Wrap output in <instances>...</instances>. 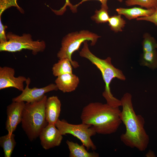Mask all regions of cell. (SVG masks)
Returning <instances> with one entry per match:
<instances>
[{
  "label": "cell",
  "instance_id": "1",
  "mask_svg": "<svg viewBox=\"0 0 157 157\" xmlns=\"http://www.w3.org/2000/svg\"><path fill=\"white\" fill-rule=\"evenodd\" d=\"M132 99L131 94L126 92L120 100L122 110L120 116L126 131L121 135L120 139L127 147L143 151L148 147L149 138L144 128V119L142 115L136 114Z\"/></svg>",
  "mask_w": 157,
  "mask_h": 157
},
{
  "label": "cell",
  "instance_id": "2",
  "mask_svg": "<svg viewBox=\"0 0 157 157\" xmlns=\"http://www.w3.org/2000/svg\"><path fill=\"white\" fill-rule=\"evenodd\" d=\"M121 111L119 107L93 102L83 108L80 117L82 123L93 126L97 133L109 135L116 132L122 123Z\"/></svg>",
  "mask_w": 157,
  "mask_h": 157
},
{
  "label": "cell",
  "instance_id": "3",
  "mask_svg": "<svg viewBox=\"0 0 157 157\" xmlns=\"http://www.w3.org/2000/svg\"><path fill=\"white\" fill-rule=\"evenodd\" d=\"M83 43V47L79 52V55L88 59L100 71L105 83V90L102 93V96L106 99V103L114 107L121 106L120 100L113 96L111 92L110 85L113 79L116 78L122 81H125L126 79L125 76L122 70L113 65L110 57H108L104 59L98 58L89 50L87 41Z\"/></svg>",
  "mask_w": 157,
  "mask_h": 157
},
{
  "label": "cell",
  "instance_id": "4",
  "mask_svg": "<svg viewBox=\"0 0 157 157\" xmlns=\"http://www.w3.org/2000/svg\"><path fill=\"white\" fill-rule=\"evenodd\" d=\"M47 98L45 95L39 101L25 104L22 112V126L31 141L39 136L42 129L48 124L45 113Z\"/></svg>",
  "mask_w": 157,
  "mask_h": 157
},
{
  "label": "cell",
  "instance_id": "5",
  "mask_svg": "<svg viewBox=\"0 0 157 157\" xmlns=\"http://www.w3.org/2000/svg\"><path fill=\"white\" fill-rule=\"evenodd\" d=\"M101 37L87 30H81L69 33L64 37L61 41V47L57 53L59 59L67 58L71 61L73 67H79L78 62L72 60V56L75 51L78 50L81 44L85 41H90L91 45H95Z\"/></svg>",
  "mask_w": 157,
  "mask_h": 157
},
{
  "label": "cell",
  "instance_id": "6",
  "mask_svg": "<svg viewBox=\"0 0 157 157\" xmlns=\"http://www.w3.org/2000/svg\"><path fill=\"white\" fill-rule=\"evenodd\" d=\"M7 41L0 43V51L14 52L26 49L32 51L35 55L43 52L46 47L45 42L43 40L33 41L29 34L24 33L19 35L9 32L6 34Z\"/></svg>",
  "mask_w": 157,
  "mask_h": 157
},
{
  "label": "cell",
  "instance_id": "7",
  "mask_svg": "<svg viewBox=\"0 0 157 157\" xmlns=\"http://www.w3.org/2000/svg\"><path fill=\"white\" fill-rule=\"evenodd\" d=\"M55 125L63 135L70 134L78 138L87 150L97 149L96 146L91 138L97 134L93 126L82 122L78 124H72L65 119H59Z\"/></svg>",
  "mask_w": 157,
  "mask_h": 157
},
{
  "label": "cell",
  "instance_id": "8",
  "mask_svg": "<svg viewBox=\"0 0 157 157\" xmlns=\"http://www.w3.org/2000/svg\"><path fill=\"white\" fill-rule=\"evenodd\" d=\"M26 87L22 93L17 97L12 99V101L26 102L31 103L39 101L42 99L45 93L49 92L57 91L58 89L55 84L51 83L41 88H29L31 82L30 78L28 77L26 81Z\"/></svg>",
  "mask_w": 157,
  "mask_h": 157
},
{
  "label": "cell",
  "instance_id": "9",
  "mask_svg": "<svg viewBox=\"0 0 157 157\" xmlns=\"http://www.w3.org/2000/svg\"><path fill=\"white\" fill-rule=\"evenodd\" d=\"M15 69L7 66L0 67V90L10 87L22 91L24 89V83L27 78L24 76H14Z\"/></svg>",
  "mask_w": 157,
  "mask_h": 157
},
{
  "label": "cell",
  "instance_id": "10",
  "mask_svg": "<svg viewBox=\"0 0 157 157\" xmlns=\"http://www.w3.org/2000/svg\"><path fill=\"white\" fill-rule=\"evenodd\" d=\"M42 147L45 150L60 145L63 135L55 124H49L42 129L39 135Z\"/></svg>",
  "mask_w": 157,
  "mask_h": 157
},
{
  "label": "cell",
  "instance_id": "11",
  "mask_svg": "<svg viewBox=\"0 0 157 157\" xmlns=\"http://www.w3.org/2000/svg\"><path fill=\"white\" fill-rule=\"evenodd\" d=\"M7 107V119L6 129L8 133H12L15 130L17 125L21 122L24 102L12 101Z\"/></svg>",
  "mask_w": 157,
  "mask_h": 157
},
{
  "label": "cell",
  "instance_id": "12",
  "mask_svg": "<svg viewBox=\"0 0 157 157\" xmlns=\"http://www.w3.org/2000/svg\"><path fill=\"white\" fill-rule=\"evenodd\" d=\"M61 104L57 96L47 98L45 105V113L47 121L49 124H55L59 119Z\"/></svg>",
  "mask_w": 157,
  "mask_h": 157
},
{
  "label": "cell",
  "instance_id": "13",
  "mask_svg": "<svg viewBox=\"0 0 157 157\" xmlns=\"http://www.w3.org/2000/svg\"><path fill=\"white\" fill-rule=\"evenodd\" d=\"M80 82L78 77L72 73L63 74L57 77L55 81L58 90L64 93L74 91Z\"/></svg>",
  "mask_w": 157,
  "mask_h": 157
},
{
  "label": "cell",
  "instance_id": "14",
  "mask_svg": "<svg viewBox=\"0 0 157 157\" xmlns=\"http://www.w3.org/2000/svg\"><path fill=\"white\" fill-rule=\"evenodd\" d=\"M156 9H147L141 7H134L131 8H119L116 9L118 14L123 15L129 20L151 15Z\"/></svg>",
  "mask_w": 157,
  "mask_h": 157
},
{
  "label": "cell",
  "instance_id": "15",
  "mask_svg": "<svg viewBox=\"0 0 157 157\" xmlns=\"http://www.w3.org/2000/svg\"><path fill=\"white\" fill-rule=\"evenodd\" d=\"M66 143L68 146L70 153V157H99V154L95 152L88 151L83 145H80L77 143L67 140Z\"/></svg>",
  "mask_w": 157,
  "mask_h": 157
},
{
  "label": "cell",
  "instance_id": "16",
  "mask_svg": "<svg viewBox=\"0 0 157 157\" xmlns=\"http://www.w3.org/2000/svg\"><path fill=\"white\" fill-rule=\"evenodd\" d=\"M72 65L68 58L59 59L58 62L54 64L52 67L53 74L54 76L67 73H72Z\"/></svg>",
  "mask_w": 157,
  "mask_h": 157
},
{
  "label": "cell",
  "instance_id": "17",
  "mask_svg": "<svg viewBox=\"0 0 157 157\" xmlns=\"http://www.w3.org/2000/svg\"><path fill=\"white\" fill-rule=\"evenodd\" d=\"M15 137L13 133H8L0 137V145L3 149L5 157L11 156L16 144Z\"/></svg>",
  "mask_w": 157,
  "mask_h": 157
},
{
  "label": "cell",
  "instance_id": "18",
  "mask_svg": "<svg viewBox=\"0 0 157 157\" xmlns=\"http://www.w3.org/2000/svg\"><path fill=\"white\" fill-rule=\"evenodd\" d=\"M140 65L152 70L157 69V51L155 50L148 52H143L140 59Z\"/></svg>",
  "mask_w": 157,
  "mask_h": 157
},
{
  "label": "cell",
  "instance_id": "19",
  "mask_svg": "<svg viewBox=\"0 0 157 157\" xmlns=\"http://www.w3.org/2000/svg\"><path fill=\"white\" fill-rule=\"evenodd\" d=\"M121 16L119 14L114 15L110 17L108 20V24L110 29L115 33L122 32L126 24Z\"/></svg>",
  "mask_w": 157,
  "mask_h": 157
},
{
  "label": "cell",
  "instance_id": "20",
  "mask_svg": "<svg viewBox=\"0 0 157 157\" xmlns=\"http://www.w3.org/2000/svg\"><path fill=\"white\" fill-rule=\"evenodd\" d=\"M142 46L143 52L152 51L157 49V42L155 38L148 33L144 34Z\"/></svg>",
  "mask_w": 157,
  "mask_h": 157
},
{
  "label": "cell",
  "instance_id": "21",
  "mask_svg": "<svg viewBox=\"0 0 157 157\" xmlns=\"http://www.w3.org/2000/svg\"><path fill=\"white\" fill-rule=\"evenodd\" d=\"M125 4L128 6L137 5L147 9H157V0H126Z\"/></svg>",
  "mask_w": 157,
  "mask_h": 157
},
{
  "label": "cell",
  "instance_id": "22",
  "mask_svg": "<svg viewBox=\"0 0 157 157\" xmlns=\"http://www.w3.org/2000/svg\"><path fill=\"white\" fill-rule=\"evenodd\" d=\"M108 8L101 7V8L95 11V14L91 17L92 19L98 24L108 22L110 18L108 9Z\"/></svg>",
  "mask_w": 157,
  "mask_h": 157
},
{
  "label": "cell",
  "instance_id": "23",
  "mask_svg": "<svg viewBox=\"0 0 157 157\" xmlns=\"http://www.w3.org/2000/svg\"><path fill=\"white\" fill-rule=\"evenodd\" d=\"M17 0H0V17L3 12L10 7L14 6L17 8L22 13L23 10L17 3Z\"/></svg>",
  "mask_w": 157,
  "mask_h": 157
},
{
  "label": "cell",
  "instance_id": "24",
  "mask_svg": "<svg viewBox=\"0 0 157 157\" xmlns=\"http://www.w3.org/2000/svg\"><path fill=\"white\" fill-rule=\"evenodd\" d=\"M69 7L70 10L73 13H76L77 11V8H75L74 5H72L70 2L69 0H65V2L64 5L59 10H55L51 9L55 14L57 15H62L66 10L67 6Z\"/></svg>",
  "mask_w": 157,
  "mask_h": 157
},
{
  "label": "cell",
  "instance_id": "25",
  "mask_svg": "<svg viewBox=\"0 0 157 157\" xmlns=\"http://www.w3.org/2000/svg\"><path fill=\"white\" fill-rule=\"evenodd\" d=\"M137 21H145L154 24L157 26V9L154 12L150 15L148 16L141 17L137 18Z\"/></svg>",
  "mask_w": 157,
  "mask_h": 157
},
{
  "label": "cell",
  "instance_id": "26",
  "mask_svg": "<svg viewBox=\"0 0 157 157\" xmlns=\"http://www.w3.org/2000/svg\"><path fill=\"white\" fill-rule=\"evenodd\" d=\"M7 28L6 26L3 25L0 17V43L5 42L7 41L6 34L5 33L6 29Z\"/></svg>",
  "mask_w": 157,
  "mask_h": 157
},
{
  "label": "cell",
  "instance_id": "27",
  "mask_svg": "<svg viewBox=\"0 0 157 157\" xmlns=\"http://www.w3.org/2000/svg\"><path fill=\"white\" fill-rule=\"evenodd\" d=\"M89 0H82V1L78 3V4L74 5V7L77 8V7L79 6L80 4H81L83 3L84 2L86 1H89ZM98 0L99 1H100L101 4V7H104L106 8H108L107 6V1L108 0ZM118 1L122 2V0H117Z\"/></svg>",
  "mask_w": 157,
  "mask_h": 157
},
{
  "label": "cell",
  "instance_id": "28",
  "mask_svg": "<svg viewBox=\"0 0 157 157\" xmlns=\"http://www.w3.org/2000/svg\"><path fill=\"white\" fill-rule=\"evenodd\" d=\"M145 156L147 157H155L156 156L155 154L153 151L149 150L146 154Z\"/></svg>",
  "mask_w": 157,
  "mask_h": 157
}]
</instances>
